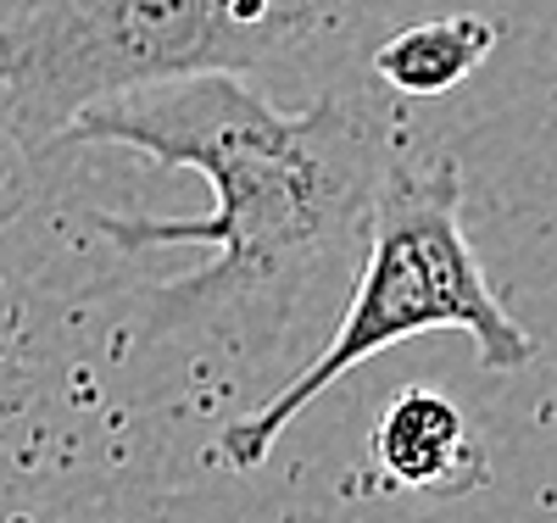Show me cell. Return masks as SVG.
Segmentation results:
<instances>
[{
  "label": "cell",
  "mask_w": 557,
  "mask_h": 523,
  "mask_svg": "<svg viewBox=\"0 0 557 523\" xmlns=\"http://www.w3.org/2000/svg\"><path fill=\"white\" fill-rule=\"evenodd\" d=\"M368 67L346 73L307 112L273 107L246 73H196L107 95L67 123L57 146H117L212 184L207 217H117L84 223L117 251L212 246V267L157 290L146 323L157 335L257 340L323 267L362 257L380 178L401 146V107Z\"/></svg>",
  "instance_id": "6da1fadb"
},
{
  "label": "cell",
  "mask_w": 557,
  "mask_h": 523,
  "mask_svg": "<svg viewBox=\"0 0 557 523\" xmlns=\"http://www.w3.org/2000/svg\"><path fill=\"white\" fill-rule=\"evenodd\" d=\"M435 328H462L491 373H519L535 357V340L496 301L491 278L469 246V228H462V167L446 151L396 146L374 196V217H368L351 301L335 323L330 346L273 401L228 423L218 435V462L235 473L262 468L273 440L335 378L357 373L368 357H380L412 335H435Z\"/></svg>",
  "instance_id": "7a4b0ae2"
},
{
  "label": "cell",
  "mask_w": 557,
  "mask_h": 523,
  "mask_svg": "<svg viewBox=\"0 0 557 523\" xmlns=\"http://www.w3.org/2000/svg\"><path fill=\"white\" fill-rule=\"evenodd\" d=\"M212 23L218 73H251L268 62L335 57L374 39L396 0H201Z\"/></svg>",
  "instance_id": "3957f363"
},
{
  "label": "cell",
  "mask_w": 557,
  "mask_h": 523,
  "mask_svg": "<svg viewBox=\"0 0 557 523\" xmlns=\"http://www.w3.org/2000/svg\"><path fill=\"white\" fill-rule=\"evenodd\" d=\"M374 462L401 490H469L485 480V457L462 407L430 385H407L374 423Z\"/></svg>",
  "instance_id": "277c9868"
},
{
  "label": "cell",
  "mask_w": 557,
  "mask_h": 523,
  "mask_svg": "<svg viewBox=\"0 0 557 523\" xmlns=\"http://www.w3.org/2000/svg\"><path fill=\"white\" fill-rule=\"evenodd\" d=\"M496 45V28L474 12H451V17H430L412 23L391 39L374 45L368 67L380 73V84H391L401 101H435V95L457 89Z\"/></svg>",
  "instance_id": "5b68a950"
}]
</instances>
